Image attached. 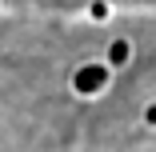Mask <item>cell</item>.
<instances>
[{
	"label": "cell",
	"mask_w": 156,
	"mask_h": 152,
	"mask_svg": "<svg viewBox=\"0 0 156 152\" xmlns=\"http://www.w3.org/2000/svg\"><path fill=\"white\" fill-rule=\"evenodd\" d=\"M144 120H148V124H156V104H152V108L144 112Z\"/></svg>",
	"instance_id": "cell-3"
},
{
	"label": "cell",
	"mask_w": 156,
	"mask_h": 152,
	"mask_svg": "<svg viewBox=\"0 0 156 152\" xmlns=\"http://www.w3.org/2000/svg\"><path fill=\"white\" fill-rule=\"evenodd\" d=\"M108 56H112V68H116V64H124V60H128V44H124V40H120V44H112V52H108Z\"/></svg>",
	"instance_id": "cell-2"
},
{
	"label": "cell",
	"mask_w": 156,
	"mask_h": 152,
	"mask_svg": "<svg viewBox=\"0 0 156 152\" xmlns=\"http://www.w3.org/2000/svg\"><path fill=\"white\" fill-rule=\"evenodd\" d=\"M108 80V68H84L76 76V88H84V92H96V88Z\"/></svg>",
	"instance_id": "cell-1"
}]
</instances>
